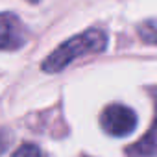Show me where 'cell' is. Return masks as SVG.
<instances>
[{"label": "cell", "mask_w": 157, "mask_h": 157, "mask_svg": "<svg viewBox=\"0 0 157 157\" xmlns=\"http://www.w3.org/2000/svg\"><path fill=\"white\" fill-rule=\"evenodd\" d=\"M107 44V35L102 30H85L80 35H74L72 39L65 41L63 44H59L41 65V68L48 74L59 72L63 70L67 65H70L74 59L82 57V56H89V54H98L104 52Z\"/></svg>", "instance_id": "1"}, {"label": "cell", "mask_w": 157, "mask_h": 157, "mask_svg": "<svg viewBox=\"0 0 157 157\" xmlns=\"http://www.w3.org/2000/svg\"><path fill=\"white\" fill-rule=\"evenodd\" d=\"M100 124L105 133L113 137H126L137 128V115L128 105L111 104L104 109Z\"/></svg>", "instance_id": "2"}, {"label": "cell", "mask_w": 157, "mask_h": 157, "mask_svg": "<svg viewBox=\"0 0 157 157\" xmlns=\"http://www.w3.org/2000/svg\"><path fill=\"white\" fill-rule=\"evenodd\" d=\"M26 39L24 26L19 17L11 13L0 15V50H13L22 46Z\"/></svg>", "instance_id": "3"}, {"label": "cell", "mask_w": 157, "mask_h": 157, "mask_svg": "<svg viewBox=\"0 0 157 157\" xmlns=\"http://www.w3.org/2000/svg\"><path fill=\"white\" fill-rule=\"evenodd\" d=\"M157 155V120L150 133H146L135 146L129 150V157H155Z\"/></svg>", "instance_id": "4"}, {"label": "cell", "mask_w": 157, "mask_h": 157, "mask_svg": "<svg viewBox=\"0 0 157 157\" xmlns=\"http://www.w3.org/2000/svg\"><path fill=\"white\" fill-rule=\"evenodd\" d=\"M11 157H44V155L35 144H22L21 148H17L13 151Z\"/></svg>", "instance_id": "5"}, {"label": "cell", "mask_w": 157, "mask_h": 157, "mask_svg": "<svg viewBox=\"0 0 157 157\" xmlns=\"http://www.w3.org/2000/svg\"><path fill=\"white\" fill-rule=\"evenodd\" d=\"M6 146H8V137L4 133H0V153L6 150Z\"/></svg>", "instance_id": "6"}]
</instances>
